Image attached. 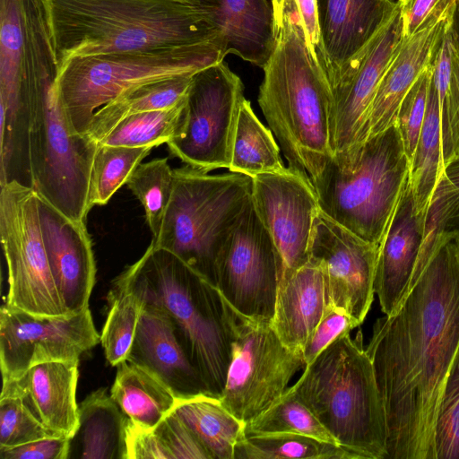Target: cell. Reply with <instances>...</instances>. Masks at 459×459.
Wrapping results in <instances>:
<instances>
[{
	"mask_svg": "<svg viewBox=\"0 0 459 459\" xmlns=\"http://www.w3.org/2000/svg\"><path fill=\"white\" fill-rule=\"evenodd\" d=\"M459 349V233L437 249L366 351L384 406L388 459H435L434 424Z\"/></svg>",
	"mask_w": 459,
	"mask_h": 459,
	"instance_id": "1",
	"label": "cell"
},
{
	"mask_svg": "<svg viewBox=\"0 0 459 459\" xmlns=\"http://www.w3.org/2000/svg\"><path fill=\"white\" fill-rule=\"evenodd\" d=\"M273 44L262 66L258 104L288 166L311 180L333 157L332 91L287 0H271Z\"/></svg>",
	"mask_w": 459,
	"mask_h": 459,
	"instance_id": "2",
	"label": "cell"
},
{
	"mask_svg": "<svg viewBox=\"0 0 459 459\" xmlns=\"http://www.w3.org/2000/svg\"><path fill=\"white\" fill-rule=\"evenodd\" d=\"M39 3L58 69L76 56L208 42H220L224 47L199 0H39Z\"/></svg>",
	"mask_w": 459,
	"mask_h": 459,
	"instance_id": "3",
	"label": "cell"
},
{
	"mask_svg": "<svg viewBox=\"0 0 459 459\" xmlns=\"http://www.w3.org/2000/svg\"><path fill=\"white\" fill-rule=\"evenodd\" d=\"M143 304L165 311L211 395L220 398L231 356V307L217 287L171 252L151 242L114 281Z\"/></svg>",
	"mask_w": 459,
	"mask_h": 459,
	"instance_id": "4",
	"label": "cell"
},
{
	"mask_svg": "<svg viewBox=\"0 0 459 459\" xmlns=\"http://www.w3.org/2000/svg\"><path fill=\"white\" fill-rule=\"evenodd\" d=\"M290 389L358 459H388L384 406L362 333L333 341Z\"/></svg>",
	"mask_w": 459,
	"mask_h": 459,
	"instance_id": "5",
	"label": "cell"
},
{
	"mask_svg": "<svg viewBox=\"0 0 459 459\" xmlns=\"http://www.w3.org/2000/svg\"><path fill=\"white\" fill-rule=\"evenodd\" d=\"M58 65L50 52L28 59L29 150L35 191L65 215L85 221L94 156L99 143L70 126L56 92Z\"/></svg>",
	"mask_w": 459,
	"mask_h": 459,
	"instance_id": "6",
	"label": "cell"
},
{
	"mask_svg": "<svg viewBox=\"0 0 459 459\" xmlns=\"http://www.w3.org/2000/svg\"><path fill=\"white\" fill-rule=\"evenodd\" d=\"M409 173L410 161L394 123L348 155L329 159L312 184L324 214L379 246Z\"/></svg>",
	"mask_w": 459,
	"mask_h": 459,
	"instance_id": "7",
	"label": "cell"
},
{
	"mask_svg": "<svg viewBox=\"0 0 459 459\" xmlns=\"http://www.w3.org/2000/svg\"><path fill=\"white\" fill-rule=\"evenodd\" d=\"M220 42L76 56L58 69L56 92L71 128L86 135L94 113L125 91L155 80L195 74L223 61Z\"/></svg>",
	"mask_w": 459,
	"mask_h": 459,
	"instance_id": "8",
	"label": "cell"
},
{
	"mask_svg": "<svg viewBox=\"0 0 459 459\" xmlns=\"http://www.w3.org/2000/svg\"><path fill=\"white\" fill-rule=\"evenodd\" d=\"M174 189L152 245L166 249L215 285L222 244L251 197L252 178L210 174L187 165L174 169Z\"/></svg>",
	"mask_w": 459,
	"mask_h": 459,
	"instance_id": "9",
	"label": "cell"
},
{
	"mask_svg": "<svg viewBox=\"0 0 459 459\" xmlns=\"http://www.w3.org/2000/svg\"><path fill=\"white\" fill-rule=\"evenodd\" d=\"M231 326L230 362L220 401L247 424L283 395L306 363L302 352L287 347L272 324L249 319L231 308Z\"/></svg>",
	"mask_w": 459,
	"mask_h": 459,
	"instance_id": "10",
	"label": "cell"
},
{
	"mask_svg": "<svg viewBox=\"0 0 459 459\" xmlns=\"http://www.w3.org/2000/svg\"><path fill=\"white\" fill-rule=\"evenodd\" d=\"M245 99L241 79L223 61L195 73L178 132L167 143L170 154L204 171L229 169Z\"/></svg>",
	"mask_w": 459,
	"mask_h": 459,
	"instance_id": "11",
	"label": "cell"
},
{
	"mask_svg": "<svg viewBox=\"0 0 459 459\" xmlns=\"http://www.w3.org/2000/svg\"><path fill=\"white\" fill-rule=\"evenodd\" d=\"M0 236L8 269L6 304L37 316H69L44 247L34 188L1 186Z\"/></svg>",
	"mask_w": 459,
	"mask_h": 459,
	"instance_id": "12",
	"label": "cell"
},
{
	"mask_svg": "<svg viewBox=\"0 0 459 459\" xmlns=\"http://www.w3.org/2000/svg\"><path fill=\"white\" fill-rule=\"evenodd\" d=\"M283 261L250 197L226 237L215 264V286L231 308L272 324Z\"/></svg>",
	"mask_w": 459,
	"mask_h": 459,
	"instance_id": "13",
	"label": "cell"
},
{
	"mask_svg": "<svg viewBox=\"0 0 459 459\" xmlns=\"http://www.w3.org/2000/svg\"><path fill=\"white\" fill-rule=\"evenodd\" d=\"M100 341L89 307L76 315L37 316L4 303L0 309L3 380L40 363L79 360Z\"/></svg>",
	"mask_w": 459,
	"mask_h": 459,
	"instance_id": "14",
	"label": "cell"
},
{
	"mask_svg": "<svg viewBox=\"0 0 459 459\" xmlns=\"http://www.w3.org/2000/svg\"><path fill=\"white\" fill-rule=\"evenodd\" d=\"M253 205L283 261L282 273L309 261L314 221L320 211L311 178L290 167L252 178Z\"/></svg>",
	"mask_w": 459,
	"mask_h": 459,
	"instance_id": "15",
	"label": "cell"
},
{
	"mask_svg": "<svg viewBox=\"0 0 459 459\" xmlns=\"http://www.w3.org/2000/svg\"><path fill=\"white\" fill-rule=\"evenodd\" d=\"M404 41L400 6L352 61L332 91L331 147L333 157L364 143V129L378 84Z\"/></svg>",
	"mask_w": 459,
	"mask_h": 459,
	"instance_id": "16",
	"label": "cell"
},
{
	"mask_svg": "<svg viewBox=\"0 0 459 459\" xmlns=\"http://www.w3.org/2000/svg\"><path fill=\"white\" fill-rule=\"evenodd\" d=\"M378 247L335 222L321 211L309 243V259L325 272L330 301L344 308L359 325L374 299Z\"/></svg>",
	"mask_w": 459,
	"mask_h": 459,
	"instance_id": "17",
	"label": "cell"
},
{
	"mask_svg": "<svg viewBox=\"0 0 459 459\" xmlns=\"http://www.w3.org/2000/svg\"><path fill=\"white\" fill-rule=\"evenodd\" d=\"M41 235L57 291L69 315L89 307L96 275L85 221L70 219L38 195Z\"/></svg>",
	"mask_w": 459,
	"mask_h": 459,
	"instance_id": "18",
	"label": "cell"
},
{
	"mask_svg": "<svg viewBox=\"0 0 459 459\" xmlns=\"http://www.w3.org/2000/svg\"><path fill=\"white\" fill-rule=\"evenodd\" d=\"M398 7L397 0H316L331 91Z\"/></svg>",
	"mask_w": 459,
	"mask_h": 459,
	"instance_id": "19",
	"label": "cell"
},
{
	"mask_svg": "<svg viewBox=\"0 0 459 459\" xmlns=\"http://www.w3.org/2000/svg\"><path fill=\"white\" fill-rule=\"evenodd\" d=\"M455 0H443L411 38L404 39L385 70L372 101L364 142L395 123L399 106L430 62L433 48L446 30Z\"/></svg>",
	"mask_w": 459,
	"mask_h": 459,
	"instance_id": "20",
	"label": "cell"
},
{
	"mask_svg": "<svg viewBox=\"0 0 459 459\" xmlns=\"http://www.w3.org/2000/svg\"><path fill=\"white\" fill-rule=\"evenodd\" d=\"M78 365L79 360L35 365L19 377L3 380L1 394L18 396L46 429L71 439L79 424Z\"/></svg>",
	"mask_w": 459,
	"mask_h": 459,
	"instance_id": "21",
	"label": "cell"
},
{
	"mask_svg": "<svg viewBox=\"0 0 459 459\" xmlns=\"http://www.w3.org/2000/svg\"><path fill=\"white\" fill-rule=\"evenodd\" d=\"M143 305L126 359L157 377L178 399L211 395L180 344L170 316L160 308Z\"/></svg>",
	"mask_w": 459,
	"mask_h": 459,
	"instance_id": "22",
	"label": "cell"
},
{
	"mask_svg": "<svg viewBox=\"0 0 459 459\" xmlns=\"http://www.w3.org/2000/svg\"><path fill=\"white\" fill-rule=\"evenodd\" d=\"M424 214L416 212L408 182L378 247L374 290L381 311L394 314L408 294L422 239Z\"/></svg>",
	"mask_w": 459,
	"mask_h": 459,
	"instance_id": "23",
	"label": "cell"
},
{
	"mask_svg": "<svg viewBox=\"0 0 459 459\" xmlns=\"http://www.w3.org/2000/svg\"><path fill=\"white\" fill-rule=\"evenodd\" d=\"M330 301L322 265L313 260L280 279L272 326L290 349L301 351Z\"/></svg>",
	"mask_w": 459,
	"mask_h": 459,
	"instance_id": "24",
	"label": "cell"
},
{
	"mask_svg": "<svg viewBox=\"0 0 459 459\" xmlns=\"http://www.w3.org/2000/svg\"><path fill=\"white\" fill-rule=\"evenodd\" d=\"M228 54L262 67L273 44V11L267 0H199Z\"/></svg>",
	"mask_w": 459,
	"mask_h": 459,
	"instance_id": "25",
	"label": "cell"
},
{
	"mask_svg": "<svg viewBox=\"0 0 459 459\" xmlns=\"http://www.w3.org/2000/svg\"><path fill=\"white\" fill-rule=\"evenodd\" d=\"M129 419L100 388L79 405V424L70 442L79 444L75 457L82 459H127L126 426Z\"/></svg>",
	"mask_w": 459,
	"mask_h": 459,
	"instance_id": "26",
	"label": "cell"
},
{
	"mask_svg": "<svg viewBox=\"0 0 459 459\" xmlns=\"http://www.w3.org/2000/svg\"><path fill=\"white\" fill-rule=\"evenodd\" d=\"M110 396L132 422L148 429L173 411L178 400L157 377L127 359L117 366Z\"/></svg>",
	"mask_w": 459,
	"mask_h": 459,
	"instance_id": "27",
	"label": "cell"
},
{
	"mask_svg": "<svg viewBox=\"0 0 459 459\" xmlns=\"http://www.w3.org/2000/svg\"><path fill=\"white\" fill-rule=\"evenodd\" d=\"M194 74L166 77L125 91L94 113L87 136L99 143L119 121L130 115L178 104L186 98Z\"/></svg>",
	"mask_w": 459,
	"mask_h": 459,
	"instance_id": "28",
	"label": "cell"
},
{
	"mask_svg": "<svg viewBox=\"0 0 459 459\" xmlns=\"http://www.w3.org/2000/svg\"><path fill=\"white\" fill-rule=\"evenodd\" d=\"M174 411L191 429L212 459H234L235 448L246 424L231 414L220 398L200 395L178 399Z\"/></svg>",
	"mask_w": 459,
	"mask_h": 459,
	"instance_id": "29",
	"label": "cell"
},
{
	"mask_svg": "<svg viewBox=\"0 0 459 459\" xmlns=\"http://www.w3.org/2000/svg\"><path fill=\"white\" fill-rule=\"evenodd\" d=\"M443 171L440 102L432 78L424 122L410 162L409 185L418 213L425 214Z\"/></svg>",
	"mask_w": 459,
	"mask_h": 459,
	"instance_id": "30",
	"label": "cell"
},
{
	"mask_svg": "<svg viewBox=\"0 0 459 459\" xmlns=\"http://www.w3.org/2000/svg\"><path fill=\"white\" fill-rule=\"evenodd\" d=\"M280 150L271 129L261 123L250 101L245 99L236 127L229 171L251 178L281 171L286 167Z\"/></svg>",
	"mask_w": 459,
	"mask_h": 459,
	"instance_id": "31",
	"label": "cell"
},
{
	"mask_svg": "<svg viewBox=\"0 0 459 459\" xmlns=\"http://www.w3.org/2000/svg\"><path fill=\"white\" fill-rule=\"evenodd\" d=\"M358 459L335 444L292 433L245 436L235 448L234 459Z\"/></svg>",
	"mask_w": 459,
	"mask_h": 459,
	"instance_id": "32",
	"label": "cell"
},
{
	"mask_svg": "<svg viewBox=\"0 0 459 459\" xmlns=\"http://www.w3.org/2000/svg\"><path fill=\"white\" fill-rule=\"evenodd\" d=\"M456 233H459V191L443 173L424 214L420 249L408 293L439 247Z\"/></svg>",
	"mask_w": 459,
	"mask_h": 459,
	"instance_id": "33",
	"label": "cell"
},
{
	"mask_svg": "<svg viewBox=\"0 0 459 459\" xmlns=\"http://www.w3.org/2000/svg\"><path fill=\"white\" fill-rule=\"evenodd\" d=\"M185 103L186 98L167 108L130 115L119 121L99 143L153 148L167 143L178 132Z\"/></svg>",
	"mask_w": 459,
	"mask_h": 459,
	"instance_id": "34",
	"label": "cell"
},
{
	"mask_svg": "<svg viewBox=\"0 0 459 459\" xmlns=\"http://www.w3.org/2000/svg\"><path fill=\"white\" fill-rule=\"evenodd\" d=\"M152 149L99 143L91 168L89 208L108 204Z\"/></svg>",
	"mask_w": 459,
	"mask_h": 459,
	"instance_id": "35",
	"label": "cell"
},
{
	"mask_svg": "<svg viewBox=\"0 0 459 459\" xmlns=\"http://www.w3.org/2000/svg\"><path fill=\"white\" fill-rule=\"evenodd\" d=\"M274 433L300 434L339 446L290 387L274 404L246 424V436Z\"/></svg>",
	"mask_w": 459,
	"mask_h": 459,
	"instance_id": "36",
	"label": "cell"
},
{
	"mask_svg": "<svg viewBox=\"0 0 459 459\" xmlns=\"http://www.w3.org/2000/svg\"><path fill=\"white\" fill-rule=\"evenodd\" d=\"M175 173L167 158L140 163L126 180V186L142 204L146 222L155 238L174 189Z\"/></svg>",
	"mask_w": 459,
	"mask_h": 459,
	"instance_id": "37",
	"label": "cell"
},
{
	"mask_svg": "<svg viewBox=\"0 0 459 459\" xmlns=\"http://www.w3.org/2000/svg\"><path fill=\"white\" fill-rule=\"evenodd\" d=\"M108 300L110 308L100 342L107 360L117 367L128 356L143 305L134 292L116 283Z\"/></svg>",
	"mask_w": 459,
	"mask_h": 459,
	"instance_id": "38",
	"label": "cell"
},
{
	"mask_svg": "<svg viewBox=\"0 0 459 459\" xmlns=\"http://www.w3.org/2000/svg\"><path fill=\"white\" fill-rule=\"evenodd\" d=\"M433 440L435 459H459V349L437 407Z\"/></svg>",
	"mask_w": 459,
	"mask_h": 459,
	"instance_id": "39",
	"label": "cell"
},
{
	"mask_svg": "<svg viewBox=\"0 0 459 459\" xmlns=\"http://www.w3.org/2000/svg\"><path fill=\"white\" fill-rule=\"evenodd\" d=\"M55 437L32 415L18 396L0 395V447H13Z\"/></svg>",
	"mask_w": 459,
	"mask_h": 459,
	"instance_id": "40",
	"label": "cell"
},
{
	"mask_svg": "<svg viewBox=\"0 0 459 459\" xmlns=\"http://www.w3.org/2000/svg\"><path fill=\"white\" fill-rule=\"evenodd\" d=\"M431 80L429 62L403 99L397 111L395 123L410 162L424 122Z\"/></svg>",
	"mask_w": 459,
	"mask_h": 459,
	"instance_id": "41",
	"label": "cell"
},
{
	"mask_svg": "<svg viewBox=\"0 0 459 459\" xmlns=\"http://www.w3.org/2000/svg\"><path fill=\"white\" fill-rule=\"evenodd\" d=\"M439 102L442 159L445 167L451 160L459 156V56L454 48L448 90Z\"/></svg>",
	"mask_w": 459,
	"mask_h": 459,
	"instance_id": "42",
	"label": "cell"
},
{
	"mask_svg": "<svg viewBox=\"0 0 459 459\" xmlns=\"http://www.w3.org/2000/svg\"><path fill=\"white\" fill-rule=\"evenodd\" d=\"M154 430L171 459H212L198 437L174 411Z\"/></svg>",
	"mask_w": 459,
	"mask_h": 459,
	"instance_id": "43",
	"label": "cell"
},
{
	"mask_svg": "<svg viewBox=\"0 0 459 459\" xmlns=\"http://www.w3.org/2000/svg\"><path fill=\"white\" fill-rule=\"evenodd\" d=\"M359 325V324L344 308L329 301L320 321L302 348L306 365L312 362L325 348L340 335L351 332Z\"/></svg>",
	"mask_w": 459,
	"mask_h": 459,
	"instance_id": "44",
	"label": "cell"
},
{
	"mask_svg": "<svg viewBox=\"0 0 459 459\" xmlns=\"http://www.w3.org/2000/svg\"><path fill=\"white\" fill-rule=\"evenodd\" d=\"M70 438L46 437L13 447H0L1 459H67Z\"/></svg>",
	"mask_w": 459,
	"mask_h": 459,
	"instance_id": "45",
	"label": "cell"
},
{
	"mask_svg": "<svg viewBox=\"0 0 459 459\" xmlns=\"http://www.w3.org/2000/svg\"><path fill=\"white\" fill-rule=\"evenodd\" d=\"M126 441L127 459H171L154 429H143L129 420Z\"/></svg>",
	"mask_w": 459,
	"mask_h": 459,
	"instance_id": "46",
	"label": "cell"
},
{
	"mask_svg": "<svg viewBox=\"0 0 459 459\" xmlns=\"http://www.w3.org/2000/svg\"><path fill=\"white\" fill-rule=\"evenodd\" d=\"M287 1L298 13L303 26L307 48L326 76L325 60L317 18L316 0Z\"/></svg>",
	"mask_w": 459,
	"mask_h": 459,
	"instance_id": "47",
	"label": "cell"
},
{
	"mask_svg": "<svg viewBox=\"0 0 459 459\" xmlns=\"http://www.w3.org/2000/svg\"><path fill=\"white\" fill-rule=\"evenodd\" d=\"M443 0H397L404 39L411 38L420 30L427 18L437 8Z\"/></svg>",
	"mask_w": 459,
	"mask_h": 459,
	"instance_id": "48",
	"label": "cell"
},
{
	"mask_svg": "<svg viewBox=\"0 0 459 459\" xmlns=\"http://www.w3.org/2000/svg\"><path fill=\"white\" fill-rule=\"evenodd\" d=\"M447 31L455 54L459 56V0H455L452 7Z\"/></svg>",
	"mask_w": 459,
	"mask_h": 459,
	"instance_id": "49",
	"label": "cell"
},
{
	"mask_svg": "<svg viewBox=\"0 0 459 459\" xmlns=\"http://www.w3.org/2000/svg\"><path fill=\"white\" fill-rule=\"evenodd\" d=\"M448 181L459 191V156L451 160L443 171Z\"/></svg>",
	"mask_w": 459,
	"mask_h": 459,
	"instance_id": "50",
	"label": "cell"
},
{
	"mask_svg": "<svg viewBox=\"0 0 459 459\" xmlns=\"http://www.w3.org/2000/svg\"><path fill=\"white\" fill-rule=\"evenodd\" d=\"M186 1H192V0H186Z\"/></svg>",
	"mask_w": 459,
	"mask_h": 459,
	"instance_id": "51",
	"label": "cell"
}]
</instances>
